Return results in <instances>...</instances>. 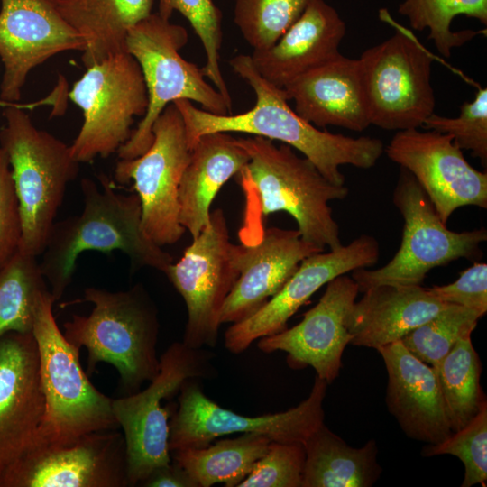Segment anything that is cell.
I'll return each mask as SVG.
<instances>
[{
	"mask_svg": "<svg viewBox=\"0 0 487 487\" xmlns=\"http://www.w3.org/2000/svg\"><path fill=\"white\" fill-rule=\"evenodd\" d=\"M229 64L253 89L255 104L241 114L216 115L198 108L187 99L174 101L185 124L189 150L202 135L217 132L243 133L276 140L300 152L335 185L345 182L340 166L349 164L370 169L384 152V144L378 138L332 133L304 120L288 104L284 88L262 78L250 55H236Z\"/></svg>",
	"mask_w": 487,
	"mask_h": 487,
	"instance_id": "6da1fadb",
	"label": "cell"
},
{
	"mask_svg": "<svg viewBox=\"0 0 487 487\" xmlns=\"http://www.w3.org/2000/svg\"><path fill=\"white\" fill-rule=\"evenodd\" d=\"M100 182L101 188L90 179L81 180L83 210L54 223L41 254L39 266L56 300L70 284L78 255L87 251L118 250L133 265L161 272L173 262V257L143 231L138 195L117 193L106 176Z\"/></svg>",
	"mask_w": 487,
	"mask_h": 487,
	"instance_id": "7a4b0ae2",
	"label": "cell"
},
{
	"mask_svg": "<svg viewBox=\"0 0 487 487\" xmlns=\"http://www.w3.org/2000/svg\"><path fill=\"white\" fill-rule=\"evenodd\" d=\"M82 301L94 308L63 324L65 338L78 350L87 349L88 375L99 363H110L119 374L122 396L137 392L160 370L155 303L140 283L123 291L88 287Z\"/></svg>",
	"mask_w": 487,
	"mask_h": 487,
	"instance_id": "3957f363",
	"label": "cell"
},
{
	"mask_svg": "<svg viewBox=\"0 0 487 487\" xmlns=\"http://www.w3.org/2000/svg\"><path fill=\"white\" fill-rule=\"evenodd\" d=\"M57 300L45 290L38 300L32 334L36 341L45 413L36 445L65 446L93 432L117 429L112 398L89 381L79 362V350L58 326Z\"/></svg>",
	"mask_w": 487,
	"mask_h": 487,
	"instance_id": "277c9868",
	"label": "cell"
},
{
	"mask_svg": "<svg viewBox=\"0 0 487 487\" xmlns=\"http://www.w3.org/2000/svg\"><path fill=\"white\" fill-rule=\"evenodd\" d=\"M236 142L249 155L237 176L242 185L251 184L256 191L262 216L285 211L294 218L305 241L329 250L343 245L329 202L347 197L345 185L330 182L288 144L277 146L261 136Z\"/></svg>",
	"mask_w": 487,
	"mask_h": 487,
	"instance_id": "5b68a950",
	"label": "cell"
},
{
	"mask_svg": "<svg viewBox=\"0 0 487 487\" xmlns=\"http://www.w3.org/2000/svg\"><path fill=\"white\" fill-rule=\"evenodd\" d=\"M0 130V146L6 152L22 221L19 251L35 257L46 246L68 184L79 171L70 145L38 129L29 115L8 104Z\"/></svg>",
	"mask_w": 487,
	"mask_h": 487,
	"instance_id": "8992f818",
	"label": "cell"
},
{
	"mask_svg": "<svg viewBox=\"0 0 487 487\" xmlns=\"http://www.w3.org/2000/svg\"><path fill=\"white\" fill-rule=\"evenodd\" d=\"M187 30L158 13L132 27L125 51L138 62L148 96V106L130 139L118 150L119 159H133L145 152L153 141L152 125L165 107L187 99L216 115L231 114L222 95L204 79L196 64L183 59L179 51L187 44Z\"/></svg>",
	"mask_w": 487,
	"mask_h": 487,
	"instance_id": "52a82bcc",
	"label": "cell"
},
{
	"mask_svg": "<svg viewBox=\"0 0 487 487\" xmlns=\"http://www.w3.org/2000/svg\"><path fill=\"white\" fill-rule=\"evenodd\" d=\"M214 354L183 342L171 344L160 356V370L147 388L112 399V409L122 429L127 454L129 486H137L157 467L171 462L169 422L174 409L164 404L189 378H213Z\"/></svg>",
	"mask_w": 487,
	"mask_h": 487,
	"instance_id": "ba28073f",
	"label": "cell"
},
{
	"mask_svg": "<svg viewBox=\"0 0 487 487\" xmlns=\"http://www.w3.org/2000/svg\"><path fill=\"white\" fill-rule=\"evenodd\" d=\"M392 201L404 222L400 246L384 266L352 271L359 291L381 284L421 285L430 270L481 253L487 230H449L412 174L401 167Z\"/></svg>",
	"mask_w": 487,
	"mask_h": 487,
	"instance_id": "9c48e42d",
	"label": "cell"
},
{
	"mask_svg": "<svg viewBox=\"0 0 487 487\" xmlns=\"http://www.w3.org/2000/svg\"><path fill=\"white\" fill-rule=\"evenodd\" d=\"M81 109L83 123L70 145L79 162L106 158L130 139L136 116H143L148 96L137 60L128 52L87 68L69 94Z\"/></svg>",
	"mask_w": 487,
	"mask_h": 487,
	"instance_id": "30bf717a",
	"label": "cell"
},
{
	"mask_svg": "<svg viewBox=\"0 0 487 487\" xmlns=\"http://www.w3.org/2000/svg\"><path fill=\"white\" fill-rule=\"evenodd\" d=\"M366 49L358 59L371 124L385 130L423 126L435 113L433 56L406 29Z\"/></svg>",
	"mask_w": 487,
	"mask_h": 487,
	"instance_id": "8fae6325",
	"label": "cell"
},
{
	"mask_svg": "<svg viewBox=\"0 0 487 487\" xmlns=\"http://www.w3.org/2000/svg\"><path fill=\"white\" fill-rule=\"evenodd\" d=\"M198 378L184 381L169 422L170 453L204 447L234 433H258L271 441L304 444L325 418L323 401L327 382L315 377L308 397L286 411L257 417L240 415L207 397Z\"/></svg>",
	"mask_w": 487,
	"mask_h": 487,
	"instance_id": "7c38bea8",
	"label": "cell"
},
{
	"mask_svg": "<svg viewBox=\"0 0 487 487\" xmlns=\"http://www.w3.org/2000/svg\"><path fill=\"white\" fill-rule=\"evenodd\" d=\"M152 134L145 152L120 159L115 179L121 184L133 180L141 202L143 231L162 247L176 244L185 233L179 221V186L190 150L182 115L173 103L154 122Z\"/></svg>",
	"mask_w": 487,
	"mask_h": 487,
	"instance_id": "4fadbf2b",
	"label": "cell"
},
{
	"mask_svg": "<svg viewBox=\"0 0 487 487\" xmlns=\"http://www.w3.org/2000/svg\"><path fill=\"white\" fill-rule=\"evenodd\" d=\"M233 248L224 211L216 209L180 260L163 272L186 304L182 342L191 348L216 345L222 308L239 277Z\"/></svg>",
	"mask_w": 487,
	"mask_h": 487,
	"instance_id": "5bb4252c",
	"label": "cell"
},
{
	"mask_svg": "<svg viewBox=\"0 0 487 487\" xmlns=\"http://www.w3.org/2000/svg\"><path fill=\"white\" fill-rule=\"evenodd\" d=\"M126 486V446L116 429L87 434L65 446H32L0 476V487Z\"/></svg>",
	"mask_w": 487,
	"mask_h": 487,
	"instance_id": "9a60e30c",
	"label": "cell"
},
{
	"mask_svg": "<svg viewBox=\"0 0 487 487\" xmlns=\"http://www.w3.org/2000/svg\"><path fill=\"white\" fill-rule=\"evenodd\" d=\"M384 151L412 174L444 224L461 207L487 208V173L470 165L451 135L397 131Z\"/></svg>",
	"mask_w": 487,
	"mask_h": 487,
	"instance_id": "2e32d148",
	"label": "cell"
},
{
	"mask_svg": "<svg viewBox=\"0 0 487 487\" xmlns=\"http://www.w3.org/2000/svg\"><path fill=\"white\" fill-rule=\"evenodd\" d=\"M0 1V99L14 104L33 69L60 52H83L86 41L61 16L54 0Z\"/></svg>",
	"mask_w": 487,
	"mask_h": 487,
	"instance_id": "e0dca14e",
	"label": "cell"
},
{
	"mask_svg": "<svg viewBox=\"0 0 487 487\" xmlns=\"http://www.w3.org/2000/svg\"><path fill=\"white\" fill-rule=\"evenodd\" d=\"M379 253L377 240L372 235L362 234L347 245L307 257L264 306L227 328L225 347L238 354L256 340L286 329L289 319L321 287L338 276L374 265Z\"/></svg>",
	"mask_w": 487,
	"mask_h": 487,
	"instance_id": "ac0fdd59",
	"label": "cell"
},
{
	"mask_svg": "<svg viewBox=\"0 0 487 487\" xmlns=\"http://www.w3.org/2000/svg\"><path fill=\"white\" fill-rule=\"evenodd\" d=\"M358 292L352 277L335 278L299 324L258 339V348L266 354L285 352L292 369L311 366L316 376L331 383L339 375L344 350L352 338L346 317Z\"/></svg>",
	"mask_w": 487,
	"mask_h": 487,
	"instance_id": "d6986e66",
	"label": "cell"
},
{
	"mask_svg": "<svg viewBox=\"0 0 487 487\" xmlns=\"http://www.w3.org/2000/svg\"><path fill=\"white\" fill-rule=\"evenodd\" d=\"M45 413L39 352L32 333L0 338V466L32 446Z\"/></svg>",
	"mask_w": 487,
	"mask_h": 487,
	"instance_id": "ffe728a7",
	"label": "cell"
},
{
	"mask_svg": "<svg viewBox=\"0 0 487 487\" xmlns=\"http://www.w3.org/2000/svg\"><path fill=\"white\" fill-rule=\"evenodd\" d=\"M324 251L305 241L298 229L276 226L264 230L257 244H234L239 277L223 305L221 325L251 317L280 290L304 259Z\"/></svg>",
	"mask_w": 487,
	"mask_h": 487,
	"instance_id": "44dd1931",
	"label": "cell"
},
{
	"mask_svg": "<svg viewBox=\"0 0 487 487\" xmlns=\"http://www.w3.org/2000/svg\"><path fill=\"white\" fill-rule=\"evenodd\" d=\"M388 372L386 402L404 433L437 444L453 432L436 371L397 341L377 349Z\"/></svg>",
	"mask_w": 487,
	"mask_h": 487,
	"instance_id": "7402d4cb",
	"label": "cell"
},
{
	"mask_svg": "<svg viewBox=\"0 0 487 487\" xmlns=\"http://www.w3.org/2000/svg\"><path fill=\"white\" fill-rule=\"evenodd\" d=\"M283 88L295 112L317 128L363 132L371 125L358 59L340 53Z\"/></svg>",
	"mask_w": 487,
	"mask_h": 487,
	"instance_id": "603a6c76",
	"label": "cell"
},
{
	"mask_svg": "<svg viewBox=\"0 0 487 487\" xmlns=\"http://www.w3.org/2000/svg\"><path fill=\"white\" fill-rule=\"evenodd\" d=\"M346 25L324 0H310L300 17L267 49L250 55L256 70L283 88L300 75L340 54Z\"/></svg>",
	"mask_w": 487,
	"mask_h": 487,
	"instance_id": "cb8c5ba5",
	"label": "cell"
},
{
	"mask_svg": "<svg viewBox=\"0 0 487 487\" xmlns=\"http://www.w3.org/2000/svg\"><path fill=\"white\" fill-rule=\"evenodd\" d=\"M446 305L421 285L381 284L369 288L347 315L350 344L377 350L400 341Z\"/></svg>",
	"mask_w": 487,
	"mask_h": 487,
	"instance_id": "d4e9b609",
	"label": "cell"
},
{
	"mask_svg": "<svg viewBox=\"0 0 487 487\" xmlns=\"http://www.w3.org/2000/svg\"><path fill=\"white\" fill-rule=\"evenodd\" d=\"M249 155L229 133L198 138L179 186V221L196 238L208 224L210 206L224 184L248 163Z\"/></svg>",
	"mask_w": 487,
	"mask_h": 487,
	"instance_id": "484cf974",
	"label": "cell"
},
{
	"mask_svg": "<svg viewBox=\"0 0 487 487\" xmlns=\"http://www.w3.org/2000/svg\"><path fill=\"white\" fill-rule=\"evenodd\" d=\"M66 22L86 41L87 69L125 51L129 30L152 14L153 0H54Z\"/></svg>",
	"mask_w": 487,
	"mask_h": 487,
	"instance_id": "4316f807",
	"label": "cell"
},
{
	"mask_svg": "<svg viewBox=\"0 0 487 487\" xmlns=\"http://www.w3.org/2000/svg\"><path fill=\"white\" fill-rule=\"evenodd\" d=\"M303 445L302 487H370L381 475L373 439L352 447L323 423Z\"/></svg>",
	"mask_w": 487,
	"mask_h": 487,
	"instance_id": "83f0119b",
	"label": "cell"
},
{
	"mask_svg": "<svg viewBox=\"0 0 487 487\" xmlns=\"http://www.w3.org/2000/svg\"><path fill=\"white\" fill-rule=\"evenodd\" d=\"M271 442L265 435L244 433L204 447L175 450L170 455L198 487L216 483L237 487L266 453Z\"/></svg>",
	"mask_w": 487,
	"mask_h": 487,
	"instance_id": "f1b7e54d",
	"label": "cell"
},
{
	"mask_svg": "<svg viewBox=\"0 0 487 487\" xmlns=\"http://www.w3.org/2000/svg\"><path fill=\"white\" fill-rule=\"evenodd\" d=\"M434 370L451 430L456 432L467 425L486 402L480 385L482 364L471 336L460 339Z\"/></svg>",
	"mask_w": 487,
	"mask_h": 487,
	"instance_id": "f546056e",
	"label": "cell"
},
{
	"mask_svg": "<svg viewBox=\"0 0 487 487\" xmlns=\"http://www.w3.org/2000/svg\"><path fill=\"white\" fill-rule=\"evenodd\" d=\"M47 289L37 257L18 250L0 268V338L32 333L38 300Z\"/></svg>",
	"mask_w": 487,
	"mask_h": 487,
	"instance_id": "4dcf8cb0",
	"label": "cell"
},
{
	"mask_svg": "<svg viewBox=\"0 0 487 487\" xmlns=\"http://www.w3.org/2000/svg\"><path fill=\"white\" fill-rule=\"evenodd\" d=\"M398 12L408 18L417 31L429 30L430 39L438 52L450 57L452 50L464 45L478 32L464 30L452 32V20L464 14L487 24V0H404Z\"/></svg>",
	"mask_w": 487,
	"mask_h": 487,
	"instance_id": "1f68e13d",
	"label": "cell"
},
{
	"mask_svg": "<svg viewBox=\"0 0 487 487\" xmlns=\"http://www.w3.org/2000/svg\"><path fill=\"white\" fill-rule=\"evenodd\" d=\"M482 317L475 310L448 304L400 341L414 356L436 369L460 339L471 336Z\"/></svg>",
	"mask_w": 487,
	"mask_h": 487,
	"instance_id": "d6a6232c",
	"label": "cell"
},
{
	"mask_svg": "<svg viewBox=\"0 0 487 487\" xmlns=\"http://www.w3.org/2000/svg\"><path fill=\"white\" fill-rule=\"evenodd\" d=\"M310 0H235L234 21L253 51L264 50L300 17Z\"/></svg>",
	"mask_w": 487,
	"mask_h": 487,
	"instance_id": "836d02e7",
	"label": "cell"
},
{
	"mask_svg": "<svg viewBox=\"0 0 487 487\" xmlns=\"http://www.w3.org/2000/svg\"><path fill=\"white\" fill-rule=\"evenodd\" d=\"M174 11L179 12L189 22L198 36L206 53V64L201 71L232 109L231 96L219 66L223 39L220 10L212 0H159L158 14L161 17L170 20Z\"/></svg>",
	"mask_w": 487,
	"mask_h": 487,
	"instance_id": "e575fe53",
	"label": "cell"
},
{
	"mask_svg": "<svg viewBox=\"0 0 487 487\" xmlns=\"http://www.w3.org/2000/svg\"><path fill=\"white\" fill-rule=\"evenodd\" d=\"M424 456L452 455L464 464L465 473L462 487L485 486L487 480V402L463 428L453 432L437 444H427Z\"/></svg>",
	"mask_w": 487,
	"mask_h": 487,
	"instance_id": "d590c367",
	"label": "cell"
},
{
	"mask_svg": "<svg viewBox=\"0 0 487 487\" xmlns=\"http://www.w3.org/2000/svg\"><path fill=\"white\" fill-rule=\"evenodd\" d=\"M423 126L441 133L449 134L461 150H470L473 156L487 163V88L479 87L471 102L460 106L457 117H445L435 113Z\"/></svg>",
	"mask_w": 487,
	"mask_h": 487,
	"instance_id": "8d00e7d4",
	"label": "cell"
},
{
	"mask_svg": "<svg viewBox=\"0 0 487 487\" xmlns=\"http://www.w3.org/2000/svg\"><path fill=\"white\" fill-rule=\"evenodd\" d=\"M305 458L302 443L271 441L237 487H302Z\"/></svg>",
	"mask_w": 487,
	"mask_h": 487,
	"instance_id": "74e56055",
	"label": "cell"
},
{
	"mask_svg": "<svg viewBox=\"0 0 487 487\" xmlns=\"http://www.w3.org/2000/svg\"><path fill=\"white\" fill-rule=\"evenodd\" d=\"M22 221L12 170L6 152L0 146V268L18 251Z\"/></svg>",
	"mask_w": 487,
	"mask_h": 487,
	"instance_id": "f35d334b",
	"label": "cell"
},
{
	"mask_svg": "<svg viewBox=\"0 0 487 487\" xmlns=\"http://www.w3.org/2000/svg\"><path fill=\"white\" fill-rule=\"evenodd\" d=\"M427 289L442 302L475 310L483 317L487 311V263L474 262L454 282Z\"/></svg>",
	"mask_w": 487,
	"mask_h": 487,
	"instance_id": "ab89813d",
	"label": "cell"
},
{
	"mask_svg": "<svg viewBox=\"0 0 487 487\" xmlns=\"http://www.w3.org/2000/svg\"><path fill=\"white\" fill-rule=\"evenodd\" d=\"M139 486L198 487L186 471L172 459L170 463L155 468Z\"/></svg>",
	"mask_w": 487,
	"mask_h": 487,
	"instance_id": "60d3db41",
	"label": "cell"
},
{
	"mask_svg": "<svg viewBox=\"0 0 487 487\" xmlns=\"http://www.w3.org/2000/svg\"><path fill=\"white\" fill-rule=\"evenodd\" d=\"M2 472H3V468L0 466V476H1Z\"/></svg>",
	"mask_w": 487,
	"mask_h": 487,
	"instance_id": "b9f144b4",
	"label": "cell"
}]
</instances>
